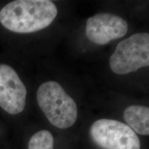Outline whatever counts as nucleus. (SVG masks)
<instances>
[{
	"mask_svg": "<svg viewBox=\"0 0 149 149\" xmlns=\"http://www.w3.org/2000/svg\"><path fill=\"white\" fill-rule=\"evenodd\" d=\"M57 13L56 5L49 0H16L0 10V23L14 33H35L51 25Z\"/></svg>",
	"mask_w": 149,
	"mask_h": 149,
	"instance_id": "obj_1",
	"label": "nucleus"
},
{
	"mask_svg": "<svg viewBox=\"0 0 149 149\" xmlns=\"http://www.w3.org/2000/svg\"><path fill=\"white\" fill-rule=\"evenodd\" d=\"M127 126L139 135H149V109L144 106L132 105L124 112Z\"/></svg>",
	"mask_w": 149,
	"mask_h": 149,
	"instance_id": "obj_7",
	"label": "nucleus"
},
{
	"mask_svg": "<svg viewBox=\"0 0 149 149\" xmlns=\"http://www.w3.org/2000/svg\"><path fill=\"white\" fill-rule=\"evenodd\" d=\"M54 138L51 132L42 130L34 134L29 142V149H53Z\"/></svg>",
	"mask_w": 149,
	"mask_h": 149,
	"instance_id": "obj_8",
	"label": "nucleus"
},
{
	"mask_svg": "<svg viewBox=\"0 0 149 149\" xmlns=\"http://www.w3.org/2000/svg\"><path fill=\"white\" fill-rule=\"evenodd\" d=\"M27 91L25 85L12 67L0 64V107L10 115L24 111Z\"/></svg>",
	"mask_w": 149,
	"mask_h": 149,
	"instance_id": "obj_5",
	"label": "nucleus"
},
{
	"mask_svg": "<svg viewBox=\"0 0 149 149\" xmlns=\"http://www.w3.org/2000/svg\"><path fill=\"white\" fill-rule=\"evenodd\" d=\"M128 26L124 19L111 13H99L88 18L86 35L90 42L105 45L126 35Z\"/></svg>",
	"mask_w": 149,
	"mask_h": 149,
	"instance_id": "obj_6",
	"label": "nucleus"
},
{
	"mask_svg": "<svg viewBox=\"0 0 149 149\" xmlns=\"http://www.w3.org/2000/svg\"><path fill=\"white\" fill-rule=\"evenodd\" d=\"M37 101L46 118L55 127L68 128L77 120V104L57 81H48L41 84L37 91Z\"/></svg>",
	"mask_w": 149,
	"mask_h": 149,
	"instance_id": "obj_2",
	"label": "nucleus"
},
{
	"mask_svg": "<svg viewBox=\"0 0 149 149\" xmlns=\"http://www.w3.org/2000/svg\"><path fill=\"white\" fill-rule=\"evenodd\" d=\"M149 66V34L132 35L117 44L109 59V66L117 74H126Z\"/></svg>",
	"mask_w": 149,
	"mask_h": 149,
	"instance_id": "obj_3",
	"label": "nucleus"
},
{
	"mask_svg": "<svg viewBox=\"0 0 149 149\" xmlns=\"http://www.w3.org/2000/svg\"><path fill=\"white\" fill-rule=\"evenodd\" d=\"M90 133L93 141L102 149H140L138 136L120 121L100 119L92 124Z\"/></svg>",
	"mask_w": 149,
	"mask_h": 149,
	"instance_id": "obj_4",
	"label": "nucleus"
}]
</instances>
